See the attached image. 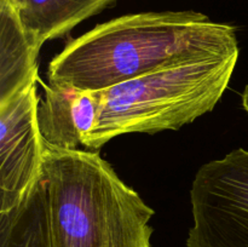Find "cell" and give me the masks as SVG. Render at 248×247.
<instances>
[{"label": "cell", "instance_id": "5b68a950", "mask_svg": "<svg viewBox=\"0 0 248 247\" xmlns=\"http://www.w3.org/2000/svg\"><path fill=\"white\" fill-rule=\"evenodd\" d=\"M36 82L0 104V213L18 206L43 174Z\"/></svg>", "mask_w": 248, "mask_h": 247}, {"label": "cell", "instance_id": "8992f818", "mask_svg": "<svg viewBox=\"0 0 248 247\" xmlns=\"http://www.w3.org/2000/svg\"><path fill=\"white\" fill-rule=\"evenodd\" d=\"M99 111L101 91L44 85V97L38 104L43 142L56 149L79 150L96 127Z\"/></svg>", "mask_w": 248, "mask_h": 247}, {"label": "cell", "instance_id": "7a4b0ae2", "mask_svg": "<svg viewBox=\"0 0 248 247\" xmlns=\"http://www.w3.org/2000/svg\"><path fill=\"white\" fill-rule=\"evenodd\" d=\"M52 247H150L155 211L98 152L44 143Z\"/></svg>", "mask_w": 248, "mask_h": 247}, {"label": "cell", "instance_id": "6da1fadb", "mask_svg": "<svg viewBox=\"0 0 248 247\" xmlns=\"http://www.w3.org/2000/svg\"><path fill=\"white\" fill-rule=\"evenodd\" d=\"M239 51L236 29L195 11L142 12L98 24L48 63L50 85L101 91L199 58Z\"/></svg>", "mask_w": 248, "mask_h": 247}, {"label": "cell", "instance_id": "52a82bcc", "mask_svg": "<svg viewBox=\"0 0 248 247\" xmlns=\"http://www.w3.org/2000/svg\"><path fill=\"white\" fill-rule=\"evenodd\" d=\"M31 46L40 52L46 41L61 38L115 0H7Z\"/></svg>", "mask_w": 248, "mask_h": 247}, {"label": "cell", "instance_id": "277c9868", "mask_svg": "<svg viewBox=\"0 0 248 247\" xmlns=\"http://www.w3.org/2000/svg\"><path fill=\"white\" fill-rule=\"evenodd\" d=\"M188 247H248V150L202 165L190 191Z\"/></svg>", "mask_w": 248, "mask_h": 247}, {"label": "cell", "instance_id": "30bf717a", "mask_svg": "<svg viewBox=\"0 0 248 247\" xmlns=\"http://www.w3.org/2000/svg\"><path fill=\"white\" fill-rule=\"evenodd\" d=\"M242 106H244L245 110L248 113V85L246 86V89H245L244 93H242Z\"/></svg>", "mask_w": 248, "mask_h": 247}, {"label": "cell", "instance_id": "3957f363", "mask_svg": "<svg viewBox=\"0 0 248 247\" xmlns=\"http://www.w3.org/2000/svg\"><path fill=\"white\" fill-rule=\"evenodd\" d=\"M239 53L189 61L101 90L98 121L84 148L98 150L125 133L178 130L212 111L229 85Z\"/></svg>", "mask_w": 248, "mask_h": 247}, {"label": "cell", "instance_id": "9c48e42d", "mask_svg": "<svg viewBox=\"0 0 248 247\" xmlns=\"http://www.w3.org/2000/svg\"><path fill=\"white\" fill-rule=\"evenodd\" d=\"M0 247H52L43 174L18 206L0 213Z\"/></svg>", "mask_w": 248, "mask_h": 247}, {"label": "cell", "instance_id": "ba28073f", "mask_svg": "<svg viewBox=\"0 0 248 247\" xmlns=\"http://www.w3.org/2000/svg\"><path fill=\"white\" fill-rule=\"evenodd\" d=\"M39 51L7 0H0V104L38 82Z\"/></svg>", "mask_w": 248, "mask_h": 247}]
</instances>
